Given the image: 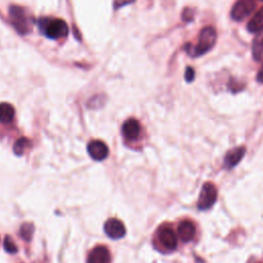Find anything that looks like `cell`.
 Here are the masks:
<instances>
[{"mask_svg": "<svg viewBox=\"0 0 263 263\" xmlns=\"http://www.w3.org/2000/svg\"><path fill=\"white\" fill-rule=\"evenodd\" d=\"M104 230L106 232V234L113 238V239H119L121 237H123L126 233V229L124 224L116 219V218H110L105 222L104 225Z\"/></svg>", "mask_w": 263, "mask_h": 263, "instance_id": "obj_6", "label": "cell"}, {"mask_svg": "<svg viewBox=\"0 0 263 263\" xmlns=\"http://www.w3.org/2000/svg\"><path fill=\"white\" fill-rule=\"evenodd\" d=\"M195 233H196V228L193 222L189 220H183L180 222L178 226V235L182 241L188 242L192 240L195 236Z\"/></svg>", "mask_w": 263, "mask_h": 263, "instance_id": "obj_11", "label": "cell"}, {"mask_svg": "<svg viewBox=\"0 0 263 263\" xmlns=\"http://www.w3.org/2000/svg\"><path fill=\"white\" fill-rule=\"evenodd\" d=\"M252 53L255 61L259 62L263 58V31L257 34L253 41L252 45Z\"/></svg>", "mask_w": 263, "mask_h": 263, "instance_id": "obj_15", "label": "cell"}, {"mask_svg": "<svg viewBox=\"0 0 263 263\" xmlns=\"http://www.w3.org/2000/svg\"><path fill=\"white\" fill-rule=\"evenodd\" d=\"M87 152L89 156L97 161H102L109 155L108 146L100 140H92L87 145Z\"/></svg>", "mask_w": 263, "mask_h": 263, "instance_id": "obj_8", "label": "cell"}, {"mask_svg": "<svg viewBox=\"0 0 263 263\" xmlns=\"http://www.w3.org/2000/svg\"><path fill=\"white\" fill-rule=\"evenodd\" d=\"M41 33L49 39H60L68 34L67 23L61 18L41 17L38 21Z\"/></svg>", "mask_w": 263, "mask_h": 263, "instance_id": "obj_1", "label": "cell"}, {"mask_svg": "<svg viewBox=\"0 0 263 263\" xmlns=\"http://www.w3.org/2000/svg\"><path fill=\"white\" fill-rule=\"evenodd\" d=\"M242 88H243V84L240 85V83L237 82V81H235L234 79H231V80L229 81V89H230V90H232V91H239V90H241Z\"/></svg>", "mask_w": 263, "mask_h": 263, "instance_id": "obj_22", "label": "cell"}, {"mask_svg": "<svg viewBox=\"0 0 263 263\" xmlns=\"http://www.w3.org/2000/svg\"><path fill=\"white\" fill-rule=\"evenodd\" d=\"M247 29L249 32L254 34H258L263 31V7L255 12V14L249 21Z\"/></svg>", "mask_w": 263, "mask_h": 263, "instance_id": "obj_13", "label": "cell"}, {"mask_svg": "<svg viewBox=\"0 0 263 263\" xmlns=\"http://www.w3.org/2000/svg\"><path fill=\"white\" fill-rule=\"evenodd\" d=\"M261 1H263V0H261Z\"/></svg>", "mask_w": 263, "mask_h": 263, "instance_id": "obj_24", "label": "cell"}, {"mask_svg": "<svg viewBox=\"0 0 263 263\" xmlns=\"http://www.w3.org/2000/svg\"><path fill=\"white\" fill-rule=\"evenodd\" d=\"M33 232H34V226L31 223H24L20 228V235L26 241H29L32 238Z\"/></svg>", "mask_w": 263, "mask_h": 263, "instance_id": "obj_17", "label": "cell"}, {"mask_svg": "<svg viewBox=\"0 0 263 263\" xmlns=\"http://www.w3.org/2000/svg\"><path fill=\"white\" fill-rule=\"evenodd\" d=\"M217 196H218V191L216 186L211 182H205L202 185V188L199 193V197L197 200V208L200 211L209 210L216 202Z\"/></svg>", "mask_w": 263, "mask_h": 263, "instance_id": "obj_4", "label": "cell"}, {"mask_svg": "<svg viewBox=\"0 0 263 263\" xmlns=\"http://www.w3.org/2000/svg\"><path fill=\"white\" fill-rule=\"evenodd\" d=\"M195 77V71L192 67H187L185 70V80L187 82H192Z\"/></svg>", "mask_w": 263, "mask_h": 263, "instance_id": "obj_20", "label": "cell"}, {"mask_svg": "<svg viewBox=\"0 0 263 263\" xmlns=\"http://www.w3.org/2000/svg\"><path fill=\"white\" fill-rule=\"evenodd\" d=\"M246 154V148L240 146V147H235L231 150H229L225 157H224V164L227 168H232L234 167L239 161L242 159V157Z\"/></svg>", "mask_w": 263, "mask_h": 263, "instance_id": "obj_12", "label": "cell"}, {"mask_svg": "<svg viewBox=\"0 0 263 263\" xmlns=\"http://www.w3.org/2000/svg\"><path fill=\"white\" fill-rule=\"evenodd\" d=\"M111 255L109 249L105 246L95 247L87 256L86 263H110Z\"/></svg>", "mask_w": 263, "mask_h": 263, "instance_id": "obj_9", "label": "cell"}, {"mask_svg": "<svg viewBox=\"0 0 263 263\" xmlns=\"http://www.w3.org/2000/svg\"><path fill=\"white\" fill-rule=\"evenodd\" d=\"M14 108L9 103L0 104V122L1 123H10L14 118Z\"/></svg>", "mask_w": 263, "mask_h": 263, "instance_id": "obj_14", "label": "cell"}, {"mask_svg": "<svg viewBox=\"0 0 263 263\" xmlns=\"http://www.w3.org/2000/svg\"><path fill=\"white\" fill-rule=\"evenodd\" d=\"M217 40V33L214 27L206 26L202 28L198 35L197 44L194 48L188 50V53L192 57H200L209 52L215 45Z\"/></svg>", "mask_w": 263, "mask_h": 263, "instance_id": "obj_3", "label": "cell"}, {"mask_svg": "<svg viewBox=\"0 0 263 263\" xmlns=\"http://www.w3.org/2000/svg\"><path fill=\"white\" fill-rule=\"evenodd\" d=\"M257 80H258V82H260V83H262L263 82V65L261 66V68L259 69V71H258V74H257Z\"/></svg>", "mask_w": 263, "mask_h": 263, "instance_id": "obj_23", "label": "cell"}, {"mask_svg": "<svg viewBox=\"0 0 263 263\" xmlns=\"http://www.w3.org/2000/svg\"><path fill=\"white\" fill-rule=\"evenodd\" d=\"M159 242L168 251H174L177 248L178 240L174 230L168 226H161L157 231Z\"/></svg>", "mask_w": 263, "mask_h": 263, "instance_id": "obj_7", "label": "cell"}, {"mask_svg": "<svg viewBox=\"0 0 263 263\" xmlns=\"http://www.w3.org/2000/svg\"><path fill=\"white\" fill-rule=\"evenodd\" d=\"M31 142L30 140H28L27 138H20L13 145V152L16 155H22L24 153V151L29 148Z\"/></svg>", "mask_w": 263, "mask_h": 263, "instance_id": "obj_16", "label": "cell"}, {"mask_svg": "<svg viewBox=\"0 0 263 263\" xmlns=\"http://www.w3.org/2000/svg\"><path fill=\"white\" fill-rule=\"evenodd\" d=\"M136 0H114L113 2V7L114 9H119L125 5H128L133 2H135Z\"/></svg>", "mask_w": 263, "mask_h": 263, "instance_id": "obj_21", "label": "cell"}, {"mask_svg": "<svg viewBox=\"0 0 263 263\" xmlns=\"http://www.w3.org/2000/svg\"><path fill=\"white\" fill-rule=\"evenodd\" d=\"M182 18L185 22H191L194 18V9L190 7H186L182 12Z\"/></svg>", "mask_w": 263, "mask_h": 263, "instance_id": "obj_19", "label": "cell"}, {"mask_svg": "<svg viewBox=\"0 0 263 263\" xmlns=\"http://www.w3.org/2000/svg\"><path fill=\"white\" fill-rule=\"evenodd\" d=\"M3 247L5 249V251L9 254H15L17 252V247L16 245L14 243V241L7 235L5 236L4 238V243H3Z\"/></svg>", "mask_w": 263, "mask_h": 263, "instance_id": "obj_18", "label": "cell"}, {"mask_svg": "<svg viewBox=\"0 0 263 263\" xmlns=\"http://www.w3.org/2000/svg\"><path fill=\"white\" fill-rule=\"evenodd\" d=\"M9 18L12 27L21 35H26L32 30L33 18L24 7L12 5L9 7Z\"/></svg>", "mask_w": 263, "mask_h": 263, "instance_id": "obj_2", "label": "cell"}, {"mask_svg": "<svg viewBox=\"0 0 263 263\" xmlns=\"http://www.w3.org/2000/svg\"><path fill=\"white\" fill-rule=\"evenodd\" d=\"M121 133L123 137L128 141H135L139 138L141 134V124L135 118H129L124 121L121 127Z\"/></svg>", "mask_w": 263, "mask_h": 263, "instance_id": "obj_10", "label": "cell"}, {"mask_svg": "<svg viewBox=\"0 0 263 263\" xmlns=\"http://www.w3.org/2000/svg\"><path fill=\"white\" fill-rule=\"evenodd\" d=\"M256 7L255 0H237L230 11V16L235 22H240L249 16Z\"/></svg>", "mask_w": 263, "mask_h": 263, "instance_id": "obj_5", "label": "cell"}]
</instances>
